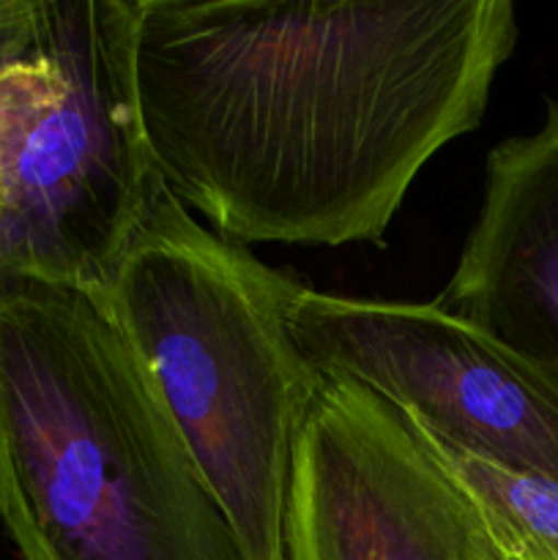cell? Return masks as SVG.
Returning <instances> with one entry per match:
<instances>
[{
    "label": "cell",
    "mask_w": 558,
    "mask_h": 560,
    "mask_svg": "<svg viewBox=\"0 0 558 560\" xmlns=\"http://www.w3.org/2000/svg\"><path fill=\"white\" fill-rule=\"evenodd\" d=\"M438 310L558 370V93L528 135L498 142Z\"/></svg>",
    "instance_id": "52a82bcc"
},
{
    "label": "cell",
    "mask_w": 558,
    "mask_h": 560,
    "mask_svg": "<svg viewBox=\"0 0 558 560\" xmlns=\"http://www.w3.org/2000/svg\"><path fill=\"white\" fill-rule=\"evenodd\" d=\"M299 290L301 282L197 222L162 175L98 290L241 560H284L295 446L326 381L290 334Z\"/></svg>",
    "instance_id": "3957f363"
},
{
    "label": "cell",
    "mask_w": 558,
    "mask_h": 560,
    "mask_svg": "<svg viewBox=\"0 0 558 560\" xmlns=\"http://www.w3.org/2000/svg\"><path fill=\"white\" fill-rule=\"evenodd\" d=\"M399 416L443 474L474 503L498 560H558L556 481L476 457L410 416Z\"/></svg>",
    "instance_id": "ba28073f"
},
{
    "label": "cell",
    "mask_w": 558,
    "mask_h": 560,
    "mask_svg": "<svg viewBox=\"0 0 558 560\" xmlns=\"http://www.w3.org/2000/svg\"><path fill=\"white\" fill-rule=\"evenodd\" d=\"M0 523L22 560H241L98 290L0 271Z\"/></svg>",
    "instance_id": "7a4b0ae2"
},
{
    "label": "cell",
    "mask_w": 558,
    "mask_h": 560,
    "mask_svg": "<svg viewBox=\"0 0 558 560\" xmlns=\"http://www.w3.org/2000/svg\"><path fill=\"white\" fill-rule=\"evenodd\" d=\"M284 560H498L474 503L397 408L328 375L301 427Z\"/></svg>",
    "instance_id": "8992f818"
},
{
    "label": "cell",
    "mask_w": 558,
    "mask_h": 560,
    "mask_svg": "<svg viewBox=\"0 0 558 560\" xmlns=\"http://www.w3.org/2000/svg\"><path fill=\"white\" fill-rule=\"evenodd\" d=\"M137 0H22L0 49V271L102 290L159 173Z\"/></svg>",
    "instance_id": "277c9868"
},
{
    "label": "cell",
    "mask_w": 558,
    "mask_h": 560,
    "mask_svg": "<svg viewBox=\"0 0 558 560\" xmlns=\"http://www.w3.org/2000/svg\"><path fill=\"white\" fill-rule=\"evenodd\" d=\"M518 36L509 0H137V115L222 238L383 246Z\"/></svg>",
    "instance_id": "6da1fadb"
},
{
    "label": "cell",
    "mask_w": 558,
    "mask_h": 560,
    "mask_svg": "<svg viewBox=\"0 0 558 560\" xmlns=\"http://www.w3.org/2000/svg\"><path fill=\"white\" fill-rule=\"evenodd\" d=\"M290 334L304 359L359 381L454 446L558 485V370L419 301L301 284Z\"/></svg>",
    "instance_id": "5b68a950"
}]
</instances>
